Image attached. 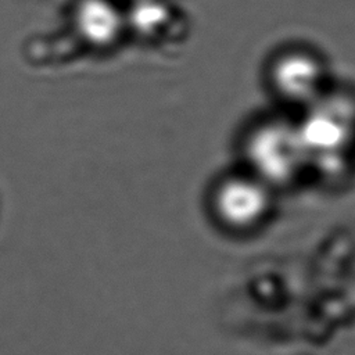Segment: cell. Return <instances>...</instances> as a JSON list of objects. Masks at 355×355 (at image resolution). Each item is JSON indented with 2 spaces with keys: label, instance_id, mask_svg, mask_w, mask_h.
I'll list each match as a JSON object with an SVG mask.
<instances>
[{
  "label": "cell",
  "instance_id": "obj_2",
  "mask_svg": "<svg viewBox=\"0 0 355 355\" xmlns=\"http://www.w3.org/2000/svg\"><path fill=\"white\" fill-rule=\"evenodd\" d=\"M272 191L251 172L223 178L214 189L211 208L216 220L233 232L257 229L272 208Z\"/></svg>",
  "mask_w": 355,
  "mask_h": 355
},
{
  "label": "cell",
  "instance_id": "obj_5",
  "mask_svg": "<svg viewBox=\"0 0 355 355\" xmlns=\"http://www.w3.org/2000/svg\"><path fill=\"white\" fill-rule=\"evenodd\" d=\"M75 22L79 35L98 47L112 44L123 29V15L110 0H82Z\"/></svg>",
  "mask_w": 355,
  "mask_h": 355
},
{
  "label": "cell",
  "instance_id": "obj_4",
  "mask_svg": "<svg viewBox=\"0 0 355 355\" xmlns=\"http://www.w3.org/2000/svg\"><path fill=\"white\" fill-rule=\"evenodd\" d=\"M270 82L283 100L308 107L326 93V68L316 54L290 50L273 61Z\"/></svg>",
  "mask_w": 355,
  "mask_h": 355
},
{
  "label": "cell",
  "instance_id": "obj_3",
  "mask_svg": "<svg viewBox=\"0 0 355 355\" xmlns=\"http://www.w3.org/2000/svg\"><path fill=\"white\" fill-rule=\"evenodd\" d=\"M306 110L298 129L309 157L336 153L348 143L355 123V107L349 98L324 93Z\"/></svg>",
  "mask_w": 355,
  "mask_h": 355
},
{
  "label": "cell",
  "instance_id": "obj_6",
  "mask_svg": "<svg viewBox=\"0 0 355 355\" xmlns=\"http://www.w3.org/2000/svg\"><path fill=\"white\" fill-rule=\"evenodd\" d=\"M169 18V8L153 0H143L133 11V19L143 32H154Z\"/></svg>",
  "mask_w": 355,
  "mask_h": 355
},
{
  "label": "cell",
  "instance_id": "obj_1",
  "mask_svg": "<svg viewBox=\"0 0 355 355\" xmlns=\"http://www.w3.org/2000/svg\"><path fill=\"white\" fill-rule=\"evenodd\" d=\"M248 172L270 189L291 184L309 159L298 125L286 121H265L245 140Z\"/></svg>",
  "mask_w": 355,
  "mask_h": 355
}]
</instances>
